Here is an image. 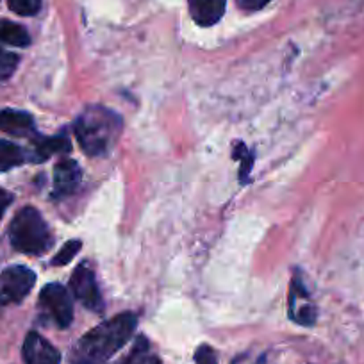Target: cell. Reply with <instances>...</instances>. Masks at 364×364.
I'll use <instances>...</instances> for the list:
<instances>
[{
	"label": "cell",
	"instance_id": "cell-1",
	"mask_svg": "<svg viewBox=\"0 0 364 364\" xmlns=\"http://www.w3.org/2000/svg\"><path fill=\"white\" fill-rule=\"evenodd\" d=\"M138 318L132 313H122L99 327L91 328L73 346L70 364H102L109 360L134 334Z\"/></svg>",
	"mask_w": 364,
	"mask_h": 364
},
{
	"label": "cell",
	"instance_id": "cell-2",
	"mask_svg": "<svg viewBox=\"0 0 364 364\" xmlns=\"http://www.w3.org/2000/svg\"><path fill=\"white\" fill-rule=\"evenodd\" d=\"M124 122L114 111L102 106H87L73 124L77 139L87 156H104L118 141Z\"/></svg>",
	"mask_w": 364,
	"mask_h": 364
},
{
	"label": "cell",
	"instance_id": "cell-3",
	"mask_svg": "<svg viewBox=\"0 0 364 364\" xmlns=\"http://www.w3.org/2000/svg\"><path fill=\"white\" fill-rule=\"evenodd\" d=\"M9 241L13 248L29 255H41L50 250L54 237L40 211L34 208H23L13 218L9 227Z\"/></svg>",
	"mask_w": 364,
	"mask_h": 364
},
{
	"label": "cell",
	"instance_id": "cell-4",
	"mask_svg": "<svg viewBox=\"0 0 364 364\" xmlns=\"http://www.w3.org/2000/svg\"><path fill=\"white\" fill-rule=\"evenodd\" d=\"M36 282V275L27 266H9L0 275V307L18 304L26 299Z\"/></svg>",
	"mask_w": 364,
	"mask_h": 364
},
{
	"label": "cell",
	"instance_id": "cell-5",
	"mask_svg": "<svg viewBox=\"0 0 364 364\" xmlns=\"http://www.w3.org/2000/svg\"><path fill=\"white\" fill-rule=\"evenodd\" d=\"M40 304L61 328L70 327L73 320V304L66 288L61 284H47L41 289Z\"/></svg>",
	"mask_w": 364,
	"mask_h": 364
},
{
	"label": "cell",
	"instance_id": "cell-6",
	"mask_svg": "<svg viewBox=\"0 0 364 364\" xmlns=\"http://www.w3.org/2000/svg\"><path fill=\"white\" fill-rule=\"evenodd\" d=\"M70 289H72L73 296L79 299L87 309L102 311V295H100L95 275H93V269L90 268V264L82 262L73 269L72 279H70Z\"/></svg>",
	"mask_w": 364,
	"mask_h": 364
},
{
	"label": "cell",
	"instance_id": "cell-7",
	"mask_svg": "<svg viewBox=\"0 0 364 364\" xmlns=\"http://www.w3.org/2000/svg\"><path fill=\"white\" fill-rule=\"evenodd\" d=\"M26 364H61V353L38 332H29L22 348Z\"/></svg>",
	"mask_w": 364,
	"mask_h": 364
},
{
	"label": "cell",
	"instance_id": "cell-8",
	"mask_svg": "<svg viewBox=\"0 0 364 364\" xmlns=\"http://www.w3.org/2000/svg\"><path fill=\"white\" fill-rule=\"evenodd\" d=\"M82 171L79 164L72 159H65L55 164L54 170V195L55 197H66L72 195L79 188Z\"/></svg>",
	"mask_w": 364,
	"mask_h": 364
},
{
	"label": "cell",
	"instance_id": "cell-9",
	"mask_svg": "<svg viewBox=\"0 0 364 364\" xmlns=\"http://www.w3.org/2000/svg\"><path fill=\"white\" fill-rule=\"evenodd\" d=\"M190 13L195 22L202 27L215 26L225 13L227 0H188Z\"/></svg>",
	"mask_w": 364,
	"mask_h": 364
},
{
	"label": "cell",
	"instance_id": "cell-10",
	"mask_svg": "<svg viewBox=\"0 0 364 364\" xmlns=\"http://www.w3.org/2000/svg\"><path fill=\"white\" fill-rule=\"evenodd\" d=\"M0 131L8 132L11 136H33L34 120L26 111L4 109L0 111Z\"/></svg>",
	"mask_w": 364,
	"mask_h": 364
},
{
	"label": "cell",
	"instance_id": "cell-11",
	"mask_svg": "<svg viewBox=\"0 0 364 364\" xmlns=\"http://www.w3.org/2000/svg\"><path fill=\"white\" fill-rule=\"evenodd\" d=\"M70 149H72V145H70V139L66 138V136H54V138L36 139L33 161L41 163V161H47L52 154L70 152Z\"/></svg>",
	"mask_w": 364,
	"mask_h": 364
},
{
	"label": "cell",
	"instance_id": "cell-12",
	"mask_svg": "<svg viewBox=\"0 0 364 364\" xmlns=\"http://www.w3.org/2000/svg\"><path fill=\"white\" fill-rule=\"evenodd\" d=\"M0 43H8L13 47H27L31 43V38L29 33L18 23L0 20Z\"/></svg>",
	"mask_w": 364,
	"mask_h": 364
},
{
	"label": "cell",
	"instance_id": "cell-13",
	"mask_svg": "<svg viewBox=\"0 0 364 364\" xmlns=\"http://www.w3.org/2000/svg\"><path fill=\"white\" fill-rule=\"evenodd\" d=\"M26 150L20 149L15 143L0 139V171H8L11 168L20 166L26 163Z\"/></svg>",
	"mask_w": 364,
	"mask_h": 364
},
{
	"label": "cell",
	"instance_id": "cell-14",
	"mask_svg": "<svg viewBox=\"0 0 364 364\" xmlns=\"http://www.w3.org/2000/svg\"><path fill=\"white\" fill-rule=\"evenodd\" d=\"M122 364H161L159 357L149 352V343L145 338H139L132 352L122 360Z\"/></svg>",
	"mask_w": 364,
	"mask_h": 364
},
{
	"label": "cell",
	"instance_id": "cell-15",
	"mask_svg": "<svg viewBox=\"0 0 364 364\" xmlns=\"http://www.w3.org/2000/svg\"><path fill=\"white\" fill-rule=\"evenodd\" d=\"M82 248V243L79 240H72L68 243H65V247L55 254V257L52 259V264L54 266H65L79 254V250Z\"/></svg>",
	"mask_w": 364,
	"mask_h": 364
},
{
	"label": "cell",
	"instance_id": "cell-16",
	"mask_svg": "<svg viewBox=\"0 0 364 364\" xmlns=\"http://www.w3.org/2000/svg\"><path fill=\"white\" fill-rule=\"evenodd\" d=\"M9 9L20 16H34L41 8V0H8Z\"/></svg>",
	"mask_w": 364,
	"mask_h": 364
},
{
	"label": "cell",
	"instance_id": "cell-17",
	"mask_svg": "<svg viewBox=\"0 0 364 364\" xmlns=\"http://www.w3.org/2000/svg\"><path fill=\"white\" fill-rule=\"evenodd\" d=\"M18 55L0 48V80H8L18 66Z\"/></svg>",
	"mask_w": 364,
	"mask_h": 364
},
{
	"label": "cell",
	"instance_id": "cell-18",
	"mask_svg": "<svg viewBox=\"0 0 364 364\" xmlns=\"http://www.w3.org/2000/svg\"><path fill=\"white\" fill-rule=\"evenodd\" d=\"M236 157H240V159L243 161V164H241V171H240L241 181H247L248 173H250V166L252 163H254V157H252V154L248 152L247 146H245L243 143H240V145L236 146Z\"/></svg>",
	"mask_w": 364,
	"mask_h": 364
},
{
	"label": "cell",
	"instance_id": "cell-19",
	"mask_svg": "<svg viewBox=\"0 0 364 364\" xmlns=\"http://www.w3.org/2000/svg\"><path fill=\"white\" fill-rule=\"evenodd\" d=\"M195 360H197V364H218L216 363L215 350L208 345H202L200 348L195 352Z\"/></svg>",
	"mask_w": 364,
	"mask_h": 364
},
{
	"label": "cell",
	"instance_id": "cell-20",
	"mask_svg": "<svg viewBox=\"0 0 364 364\" xmlns=\"http://www.w3.org/2000/svg\"><path fill=\"white\" fill-rule=\"evenodd\" d=\"M237 6H240L241 9H245V11H259V9L264 8L268 2H272V0H236Z\"/></svg>",
	"mask_w": 364,
	"mask_h": 364
},
{
	"label": "cell",
	"instance_id": "cell-21",
	"mask_svg": "<svg viewBox=\"0 0 364 364\" xmlns=\"http://www.w3.org/2000/svg\"><path fill=\"white\" fill-rule=\"evenodd\" d=\"M13 202V195L9 193V191L2 190L0 188V220H2V216H4V211L8 209V205Z\"/></svg>",
	"mask_w": 364,
	"mask_h": 364
}]
</instances>
